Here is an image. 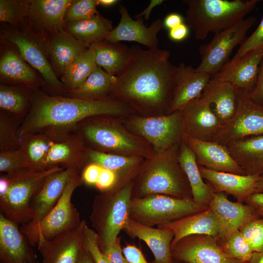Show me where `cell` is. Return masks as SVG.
Listing matches in <instances>:
<instances>
[{
  "label": "cell",
  "mask_w": 263,
  "mask_h": 263,
  "mask_svg": "<svg viewBox=\"0 0 263 263\" xmlns=\"http://www.w3.org/2000/svg\"><path fill=\"white\" fill-rule=\"evenodd\" d=\"M32 0H0V20L17 27L26 21Z\"/></svg>",
  "instance_id": "obj_43"
},
{
  "label": "cell",
  "mask_w": 263,
  "mask_h": 263,
  "mask_svg": "<svg viewBox=\"0 0 263 263\" xmlns=\"http://www.w3.org/2000/svg\"><path fill=\"white\" fill-rule=\"evenodd\" d=\"M118 182V176L114 171L103 168L95 187L100 192L105 191L115 187Z\"/></svg>",
  "instance_id": "obj_50"
},
{
  "label": "cell",
  "mask_w": 263,
  "mask_h": 263,
  "mask_svg": "<svg viewBox=\"0 0 263 263\" xmlns=\"http://www.w3.org/2000/svg\"><path fill=\"white\" fill-rule=\"evenodd\" d=\"M62 169L60 167L44 170L24 168L3 173L8 188L0 196V213L18 225L30 222L33 218L30 206L32 199L49 175Z\"/></svg>",
  "instance_id": "obj_7"
},
{
  "label": "cell",
  "mask_w": 263,
  "mask_h": 263,
  "mask_svg": "<svg viewBox=\"0 0 263 263\" xmlns=\"http://www.w3.org/2000/svg\"><path fill=\"white\" fill-rule=\"evenodd\" d=\"M18 224L0 214V263H38Z\"/></svg>",
  "instance_id": "obj_24"
},
{
  "label": "cell",
  "mask_w": 263,
  "mask_h": 263,
  "mask_svg": "<svg viewBox=\"0 0 263 263\" xmlns=\"http://www.w3.org/2000/svg\"><path fill=\"white\" fill-rule=\"evenodd\" d=\"M208 207L196 203L193 199L155 194L132 198L129 216L136 222L153 227L178 220Z\"/></svg>",
  "instance_id": "obj_9"
},
{
  "label": "cell",
  "mask_w": 263,
  "mask_h": 263,
  "mask_svg": "<svg viewBox=\"0 0 263 263\" xmlns=\"http://www.w3.org/2000/svg\"><path fill=\"white\" fill-rule=\"evenodd\" d=\"M263 59L262 46L226 62L211 79L229 82L240 91L249 93L255 86Z\"/></svg>",
  "instance_id": "obj_20"
},
{
  "label": "cell",
  "mask_w": 263,
  "mask_h": 263,
  "mask_svg": "<svg viewBox=\"0 0 263 263\" xmlns=\"http://www.w3.org/2000/svg\"><path fill=\"white\" fill-rule=\"evenodd\" d=\"M83 183L81 173L76 172L70 178L58 202L51 211L39 223L27 229H20L32 246L37 245L39 237L50 240L78 227L82 220L72 203L76 188Z\"/></svg>",
  "instance_id": "obj_10"
},
{
  "label": "cell",
  "mask_w": 263,
  "mask_h": 263,
  "mask_svg": "<svg viewBox=\"0 0 263 263\" xmlns=\"http://www.w3.org/2000/svg\"><path fill=\"white\" fill-rule=\"evenodd\" d=\"M163 1V0H151L148 7L140 14L135 16V18H142V16H144L146 20L148 19L152 9L155 7L160 5Z\"/></svg>",
  "instance_id": "obj_57"
},
{
  "label": "cell",
  "mask_w": 263,
  "mask_h": 263,
  "mask_svg": "<svg viewBox=\"0 0 263 263\" xmlns=\"http://www.w3.org/2000/svg\"><path fill=\"white\" fill-rule=\"evenodd\" d=\"M216 239L218 245L227 256L244 263H247L250 260L253 251L239 229Z\"/></svg>",
  "instance_id": "obj_42"
},
{
  "label": "cell",
  "mask_w": 263,
  "mask_h": 263,
  "mask_svg": "<svg viewBox=\"0 0 263 263\" xmlns=\"http://www.w3.org/2000/svg\"><path fill=\"white\" fill-rule=\"evenodd\" d=\"M76 263H95L90 253L82 248L81 250Z\"/></svg>",
  "instance_id": "obj_58"
},
{
  "label": "cell",
  "mask_w": 263,
  "mask_h": 263,
  "mask_svg": "<svg viewBox=\"0 0 263 263\" xmlns=\"http://www.w3.org/2000/svg\"><path fill=\"white\" fill-rule=\"evenodd\" d=\"M97 5H101L105 7L111 6L116 3L118 0H96Z\"/></svg>",
  "instance_id": "obj_60"
},
{
  "label": "cell",
  "mask_w": 263,
  "mask_h": 263,
  "mask_svg": "<svg viewBox=\"0 0 263 263\" xmlns=\"http://www.w3.org/2000/svg\"><path fill=\"white\" fill-rule=\"evenodd\" d=\"M256 21L255 17L250 16L215 34L209 42L199 47L201 61L196 70L211 75L218 72L226 63L234 48L243 43L247 32Z\"/></svg>",
  "instance_id": "obj_12"
},
{
  "label": "cell",
  "mask_w": 263,
  "mask_h": 263,
  "mask_svg": "<svg viewBox=\"0 0 263 263\" xmlns=\"http://www.w3.org/2000/svg\"><path fill=\"white\" fill-rule=\"evenodd\" d=\"M236 111L213 141L226 146L249 136L263 134V107L254 103L239 90Z\"/></svg>",
  "instance_id": "obj_13"
},
{
  "label": "cell",
  "mask_w": 263,
  "mask_h": 263,
  "mask_svg": "<svg viewBox=\"0 0 263 263\" xmlns=\"http://www.w3.org/2000/svg\"><path fill=\"white\" fill-rule=\"evenodd\" d=\"M170 252L173 259L187 263H247L227 256L208 235L186 236L171 245Z\"/></svg>",
  "instance_id": "obj_15"
},
{
  "label": "cell",
  "mask_w": 263,
  "mask_h": 263,
  "mask_svg": "<svg viewBox=\"0 0 263 263\" xmlns=\"http://www.w3.org/2000/svg\"><path fill=\"white\" fill-rule=\"evenodd\" d=\"M239 90L231 83L210 79L202 95L212 105L223 126L234 114L237 108Z\"/></svg>",
  "instance_id": "obj_32"
},
{
  "label": "cell",
  "mask_w": 263,
  "mask_h": 263,
  "mask_svg": "<svg viewBox=\"0 0 263 263\" xmlns=\"http://www.w3.org/2000/svg\"><path fill=\"white\" fill-rule=\"evenodd\" d=\"M244 203L253 207L258 217H263V192L251 194Z\"/></svg>",
  "instance_id": "obj_54"
},
{
  "label": "cell",
  "mask_w": 263,
  "mask_h": 263,
  "mask_svg": "<svg viewBox=\"0 0 263 263\" xmlns=\"http://www.w3.org/2000/svg\"><path fill=\"white\" fill-rule=\"evenodd\" d=\"M219 222L220 230L216 238H222L239 229L248 220L258 217L250 205L228 200L224 192H214L208 205Z\"/></svg>",
  "instance_id": "obj_27"
},
{
  "label": "cell",
  "mask_w": 263,
  "mask_h": 263,
  "mask_svg": "<svg viewBox=\"0 0 263 263\" xmlns=\"http://www.w3.org/2000/svg\"><path fill=\"white\" fill-rule=\"evenodd\" d=\"M0 39L14 44L22 57L40 74L46 84L43 91L52 95L67 96V91L50 64L45 40L31 29L26 21L17 27L3 26Z\"/></svg>",
  "instance_id": "obj_8"
},
{
  "label": "cell",
  "mask_w": 263,
  "mask_h": 263,
  "mask_svg": "<svg viewBox=\"0 0 263 263\" xmlns=\"http://www.w3.org/2000/svg\"><path fill=\"white\" fill-rule=\"evenodd\" d=\"M88 156L89 163H94L114 171L118 176L117 184L132 181L145 159L100 152L89 148Z\"/></svg>",
  "instance_id": "obj_34"
},
{
  "label": "cell",
  "mask_w": 263,
  "mask_h": 263,
  "mask_svg": "<svg viewBox=\"0 0 263 263\" xmlns=\"http://www.w3.org/2000/svg\"><path fill=\"white\" fill-rule=\"evenodd\" d=\"M119 11L121 16L120 21L109 34L106 40L111 42L135 41L149 49L158 48L157 35L164 26L160 19H155L150 26L147 27L142 18H136L135 20L132 19L125 6L120 5Z\"/></svg>",
  "instance_id": "obj_22"
},
{
  "label": "cell",
  "mask_w": 263,
  "mask_h": 263,
  "mask_svg": "<svg viewBox=\"0 0 263 263\" xmlns=\"http://www.w3.org/2000/svg\"><path fill=\"white\" fill-rule=\"evenodd\" d=\"M199 169L202 178L207 181L214 192L231 195L242 203L251 194L257 192L259 176L217 171L200 166Z\"/></svg>",
  "instance_id": "obj_26"
},
{
  "label": "cell",
  "mask_w": 263,
  "mask_h": 263,
  "mask_svg": "<svg viewBox=\"0 0 263 263\" xmlns=\"http://www.w3.org/2000/svg\"><path fill=\"white\" fill-rule=\"evenodd\" d=\"M157 227L169 228L173 232L174 237L171 245L191 235H208L216 238L220 230L218 219L209 207L203 211Z\"/></svg>",
  "instance_id": "obj_31"
},
{
  "label": "cell",
  "mask_w": 263,
  "mask_h": 263,
  "mask_svg": "<svg viewBox=\"0 0 263 263\" xmlns=\"http://www.w3.org/2000/svg\"><path fill=\"white\" fill-rule=\"evenodd\" d=\"M86 224L85 221L82 220L76 228L52 239L39 237L37 246L42 258L41 263H76L83 248Z\"/></svg>",
  "instance_id": "obj_18"
},
{
  "label": "cell",
  "mask_w": 263,
  "mask_h": 263,
  "mask_svg": "<svg viewBox=\"0 0 263 263\" xmlns=\"http://www.w3.org/2000/svg\"><path fill=\"white\" fill-rule=\"evenodd\" d=\"M91 46L94 50L96 65L113 76L122 70L130 55V48L120 42L105 40Z\"/></svg>",
  "instance_id": "obj_37"
},
{
  "label": "cell",
  "mask_w": 263,
  "mask_h": 263,
  "mask_svg": "<svg viewBox=\"0 0 263 263\" xmlns=\"http://www.w3.org/2000/svg\"><path fill=\"white\" fill-rule=\"evenodd\" d=\"M108 263H125L126 259L121 246V239L118 237L112 244L102 251Z\"/></svg>",
  "instance_id": "obj_49"
},
{
  "label": "cell",
  "mask_w": 263,
  "mask_h": 263,
  "mask_svg": "<svg viewBox=\"0 0 263 263\" xmlns=\"http://www.w3.org/2000/svg\"><path fill=\"white\" fill-rule=\"evenodd\" d=\"M48 59L59 79L67 68L88 47L65 30L45 41Z\"/></svg>",
  "instance_id": "obj_29"
},
{
  "label": "cell",
  "mask_w": 263,
  "mask_h": 263,
  "mask_svg": "<svg viewBox=\"0 0 263 263\" xmlns=\"http://www.w3.org/2000/svg\"><path fill=\"white\" fill-rule=\"evenodd\" d=\"M183 22V18L182 16L176 13H172L168 14L165 18L163 21L164 26L171 29Z\"/></svg>",
  "instance_id": "obj_56"
},
{
  "label": "cell",
  "mask_w": 263,
  "mask_h": 263,
  "mask_svg": "<svg viewBox=\"0 0 263 263\" xmlns=\"http://www.w3.org/2000/svg\"><path fill=\"white\" fill-rule=\"evenodd\" d=\"M245 93L250 100L263 107V59L259 68L254 87L250 92Z\"/></svg>",
  "instance_id": "obj_51"
},
{
  "label": "cell",
  "mask_w": 263,
  "mask_h": 263,
  "mask_svg": "<svg viewBox=\"0 0 263 263\" xmlns=\"http://www.w3.org/2000/svg\"><path fill=\"white\" fill-rule=\"evenodd\" d=\"M170 55L158 48L143 50L132 46L125 66L115 76L109 97L138 115L169 113L177 69L169 61Z\"/></svg>",
  "instance_id": "obj_1"
},
{
  "label": "cell",
  "mask_w": 263,
  "mask_h": 263,
  "mask_svg": "<svg viewBox=\"0 0 263 263\" xmlns=\"http://www.w3.org/2000/svg\"><path fill=\"white\" fill-rule=\"evenodd\" d=\"M123 230L147 244L154 256L150 263H172L170 247L174 233L171 229L145 225L130 218Z\"/></svg>",
  "instance_id": "obj_28"
},
{
  "label": "cell",
  "mask_w": 263,
  "mask_h": 263,
  "mask_svg": "<svg viewBox=\"0 0 263 263\" xmlns=\"http://www.w3.org/2000/svg\"><path fill=\"white\" fill-rule=\"evenodd\" d=\"M72 0H32L26 22L45 41L64 31L65 12Z\"/></svg>",
  "instance_id": "obj_17"
},
{
  "label": "cell",
  "mask_w": 263,
  "mask_h": 263,
  "mask_svg": "<svg viewBox=\"0 0 263 263\" xmlns=\"http://www.w3.org/2000/svg\"><path fill=\"white\" fill-rule=\"evenodd\" d=\"M211 75L198 72L196 68L181 63L177 66L172 98L169 113L181 111L199 98L209 82Z\"/></svg>",
  "instance_id": "obj_25"
},
{
  "label": "cell",
  "mask_w": 263,
  "mask_h": 263,
  "mask_svg": "<svg viewBox=\"0 0 263 263\" xmlns=\"http://www.w3.org/2000/svg\"><path fill=\"white\" fill-rule=\"evenodd\" d=\"M115 76H112L97 66L86 80L75 90L67 92V96L94 100L109 97Z\"/></svg>",
  "instance_id": "obj_38"
},
{
  "label": "cell",
  "mask_w": 263,
  "mask_h": 263,
  "mask_svg": "<svg viewBox=\"0 0 263 263\" xmlns=\"http://www.w3.org/2000/svg\"><path fill=\"white\" fill-rule=\"evenodd\" d=\"M19 150L30 168L47 169L45 162L52 144L59 138L42 132H25L19 136Z\"/></svg>",
  "instance_id": "obj_36"
},
{
  "label": "cell",
  "mask_w": 263,
  "mask_h": 263,
  "mask_svg": "<svg viewBox=\"0 0 263 263\" xmlns=\"http://www.w3.org/2000/svg\"><path fill=\"white\" fill-rule=\"evenodd\" d=\"M113 28L112 21L99 13L88 19L66 23L64 30L89 47L106 40Z\"/></svg>",
  "instance_id": "obj_35"
},
{
  "label": "cell",
  "mask_w": 263,
  "mask_h": 263,
  "mask_svg": "<svg viewBox=\"0 0 263 263\" xmlns=\"http://www.w3.org/2000/svg\"><path fill=\"white\" fill-rule=\"evenodd\" d=\"M180 144L144 160L132 180V198L159 194L193 199L188 179L178 161Z\"/></svg>",
  "instance_id": "obj_3"
},
{
  "label": "cell",
  "mask_w": 263,
  "mask_h": 263,
  "mask_svg": "<svg viewBox=\"0 0 263 263\" xmlns=\"http://www.w3.org/2000/svg\"><path fill=\"white\" fill-rule=\"evenodd\" d=\"M257 192H263V175L260 176L257 184Z\"/></svg>",
  "instance_id": "obj_61"
},
{
  "label": "cell",
  "mask_w": 263,
  "mask_h": 263,
  "mask_svg": "<svg viewBox=\"0 0 263 263\" xmlns=\"http://www.w3.org/2000/svg\"><path fill=\"white\" fill-rule=\"evenodd\" d=\"M0 84L44 90L46 84L40 74L21 56L17 47L0 39Z\"/></svg>",
  "instance_id": "obj_14"
},
{
  "label": "cell",
  "mask_w": 263,
  "mask_h": 263,
  "mask_svg": "<svg viewBox=\"0 0 263 263\" xmlns=\"http://www.w3.org/2000/svg\"><path fill=\"white\" fill-rule=\"evenodd\" d=\"M78 170L63 169L49 175L32 199L30 208L32 220L22 225L20 229L31 228L41 221L54 208L61 197L71 177Z\"/></svg>",
  "instance_id": "obj_19"
},
{
  "label": "cell",
  "mask_w": 263,
  "mask_h": 263,
  "mask_svg": "<svg viewBox=\"0 0 263 263\" xmlns=\"http://www.w3.org/2000/svg\"><path fill=\"white\" fill-rule=\"evenodd\" d=\"M122 251L128 263H149L141 250L135 245L127 244L122 248Z\"/></svg>",
  "instance_id": "obj_53"
},
{
  "label": "cell",
  "mask_w": 263,
  "mask_h": 263,
  "mask_svg": "<svg viewBox=\"0 0 263 263\" xmlns=\"http://www.w3.org/2000/svg\"><path fill=\"white\" fill-rule=\"evenodd\" d=\"M97 66L94 50L91 46L73 61L60 78L67 92L73 91L80 86Z\"/></svg>",
  "instance_id": "obj_39"
},
{
  "label": "cell",
  "mask_w": 263,
  "mask_h": 263,
  "mask_svg": "<svg viewBox=\"0 0 263 263\" xmlns=\"http://www.w3.org/2000/svg\"><path fill=\"white\" fill-rule=\"evenodd\" d=\"M258 0H184L187 5V25L195 38H206L243 19L256 7Z\"/></svg>",
  "instance_id": "obj_5"
},
{
  "label": "cell",
  "mask_w": 263,
  "mask_h": 263,
  "mask_svg": "<svg viewBox=\"0 0 263 263\" xmlns=\"http://www.w3.org/2000/svg\"><path fill=\"white\" fill-rule=\"evenodd\" d=\"M121 119L131 132L151 146L155 154L180 144L185 133L180 111L150 116L135 114Z\"/></svg>",
  "instance_id": "obj_11"
},
{
  "label": "cell",
  "mask_w": 263,
  "mask_h": 263,
  "mask_svg": "<svg viewBox=\"0 0 263 263\" xmlns=\"http://www.w3.org/2000/svg\"><path fill=\"white\" fill-rule=\"evenodd\" d=\"M75 130L87 147L96 151L144 159L155 155L151 146L131 132L120 117L105 115L89 117L80 122Z\"/></svg>",
  "instance_id": "obj_4"
},
{
  "label": "cell",
  "mask_w": 263,
  "mask_h": 263,
  "mask_svg": "<svg viewBox=\"0 0 263 263\" xmlns=\"http://www.w3.org/2000/svg\"><path fill=\"white\" fill-rule=\"evenodd\" d=\"M263 46V17L254 32L243 42L232 59H238L248 52Z\"/></svg>",
  "instance_id": "obj_48"
},
{
  "label": "cell",
  "mask_w": 263,
  "mask_h": 263,
  "mask_svg": "<svg viewBox=\"0 0 263 263\" xmlns=\"http://www.w3.org/2000/svg\"><path fill=\"white\" fill-rule=\"evenodd\" d=\"M88 163V148L75 130L54 142L46 157L45 168H72L81 173Z\"/></svg>",
  "instance_id": "obj_21"
},
{
  "label": "cell",
  "mask_w": 263,
  "mask_h": 263,
  "mask_svg": "<svg viewBox=\"0 0 263 263\" xmlns=\"http://www.w3.org/2000/svg\"><path fill=\"white\" fill-rule=\"evenodd\" d=\"M172 263H187L173 259Z\"/></svg>",
  "instance_id": "obj_62"
},
{
  "label": "cell",
  "mask_w": 263,
  "mask_h": 263,
  "mask_svg": "<svg viewBox=\"0 0 263 263\" xmlns=\"http://www.w3.org/2000/svg\"><path fill=\"white\" fill-rule=\"evenodd\" d=\"M189 29L187 24L183 23L169 30V38L175 41H182L188 37Z\"/></svg>",
  "instance_id": "obj_55"
},
{
  "label": "cell",
  "mask_w": 263,
  "mask_h": 263,
  "mask_svg": "<svg viewBox=\"0 0 263 263\" xmlns=\"http://www.w3.org/2000/svg\"><path fill=\"white\" fill-rule=\"evenodd\" d=\"M136 114L126 104L108 97L82 99L52 95L40 89L33 90L31 110L21 125L19 136L25 132H42L62 136L75 131L84 119L97 115L125 117Z\"/></svg>",
  "instance_id": "obj_2"
},
{
  "label": "cell",
  "mask_w": 263,
  "mask_h": 263,
  "mask_svg": "<svg viewBox=\"0 0 263 263\" xmlns=\"http://www.w3.org/2000/svg\"><path fill=\"white\" fill-rule=\"evenodd\" d=\"M239 229L253 252L263 250V217L252 218Z\"/></svg>",
  "instance_id": "obj_45"
},
{
  "label": "cell",
  "mask_w": 263,
  "mask_h": 263,
  "mask_svg": "<svg viewBox=\"0 0 263 263\" xmlns=\"http://www.w3.org/2000/svg\"><path fill=\"white\" fill-rule=\"evenodd\" d=\"M83 247L90 253L95 263H108L99 248L96 233L87 224L84 230Z\"/></svg>",
  "instance_id": "obj_47"
},
{
  "label": "cell",
  "mask_w": 263,
  "mask_h": 263,
  "mask_svg": "<svg viewBox=\"0 0 263 263\" xmlns=\"http://www.w3.org/2000/svg\"><path fill=\"white\" fill-rule=\"evenodd\" d=\"M30 168L19 149L15 150L0 151V171L9 173Z\"/></svg>",
  "instance_id": "obj_46"
},
{
  "label": "cell",
  "mask_w": 263,
  "mask_h": 263,
  "mask_svg": "<svg viewBox=\"0 0 263 263\" xmlns=\"http://www.w3.org/2000/svg\"><path fill=\"white\" fill-rule=\"evenodd\" d=\"M97 6L96 0H72L65 12V24L94 17L99 13Z\"/></svg>",
  "instance_id": "obj_44"
},
{
  "label": "cell",
  "mask_w": 263,
  "mask_h": 263,
  "mask_svg": "<svg viewBox=\"0 0 263 263\" xmlns=\"http://www.w3.org/2000/svg\"><path fill=\"white\" fill-rule=\"evenodd\" d=\"M125 263H128L126 261V260Z\"/></svg>",
  "instance_id": "obj_63"
},
{
  "label": "cell",
  "mask_w": 263,
  "mask_h": 263,
  "mask_svg": "<svg viewBox=\"0 0 263 263\" xmlns=\"http://www.w3.org/2000/svg\"><path fill=\"white\" fill-rule=\"evenodd\" d=\"M247 263H263V250L253 252L250 260Z\"/></svg>",
  "instance_id": "obj_59"
},
{
  "label": "cell",
  "mask_w": 263,
  "mask_h": 263,
  "mask_svg": "<svg viewBox=\"0 0 263 263\" xmlns=\"http://www.w3.org/2000/svg\"><path fill=\"white\" fill-rule=\"evenodd\" d=\"M132 181L100 192L92 205L90 221L103 251L118 237L130 219Z\"/></svg>",
  "instance_id": "obj_6"
},
{
  "label": "cell",
  "mask_w": 263,
  "mask_h": 263,
  "mask_svg": "<svg viewBox=\"0 0 263 263\" xmlns=\"http://www.w3.org/2000/svg\"><path fill=\"white\" fill-rule=\"evenodd\" d=\"M102 168L101 166L94 163H89L86 165L81 172L83 183L95 186Z\"/></svg>",
  "instance_id": "obj_52"
},
{
  "label": "cell",
  "mask_w": 263,
  "mask_h": 263,
  "mask_svg": "<svg viewBox=\"0 0 263 263\" xmlns=\"http://www.w3.org/2000/svg\"><path fill=\"white\" fill-rule=\"evenodd\" d=\"M24 119L8 112L0 110V151L19 150V130Z\"/></svg>",
  "instance_id": "obj_41"
},
{
  "label": "cell",
  "mask_w": 263,
  "mask_h": 263,
  "mask_svg": "<svg viewBox=\"0 0 263 263\" xmlns=\"http://www.w3.org/2000/svg\"><path fill=\"white\" fill-rule=\"evenodd\" d=\"M33 90L27 87L0 84V109L24 119L32 106Z\"/></svg>",
  "instance_id": "obj_40"
},
{
  "label": "cell",
  "mask_w": 263,
  "mask_h": 263,
  "mask_svg": "<svg viewBox=\"0 0 263 263\" xmlns=\"http://www.w3.org/2000/svg\"><path fill=\"white\" fill-rule=\"evenodd\" d=\"M184 141L194 152L198 166L221 172L245 175L230 155L226 146L184 134Z\"/></svg>",
  "instance_id": "obj_23"
},
{
  "label": "cell",
  "mask_w": 263,
  "mask_h": 263,
  "mask_svg": "<svg viewBox=\"0 0 263 263\" xmlns=\"http://www.w3.org/2000/svg\"><path fill=\"white\" fill-rule=\"evenodd\" d=\"M226 146L245 175H263V134L234 141Z\"/></svg>",
  "instance_id": "obj_30"
},
{
  "label": "cell",
  "mask_w": 263,
  "mask_h": 263,
  "mask_svg": "<svg viewBox=\"0 0 263 263\" xmlns=\"http://www.w3.org/2000/svg\"><path fill=\"white\" fill-rule=\"evenodd\" d=\"M178 158L190 185L193 200L197 204L208 207L214 192L203 180L197 163L196 156L183 140L179 145Z\"/></svg>",
  "instance_id": "obj_33"
},
{
  "label": "cell",
  "mask_w": 263,
  "mask_h": 263,
  "mask_svg": "<svg viewBox=\"0 0 263 263\" xmlns=\"http://www.w3.org/2000/svg\"><path fill=\"white\" fill-rule=\"evenodd\" d=\"M180 112L185 133L192 138L212 141L223 127L211 104L202 95Z\"/></svg>",
  "instance_id": "obj_16"
}]
</instances>
